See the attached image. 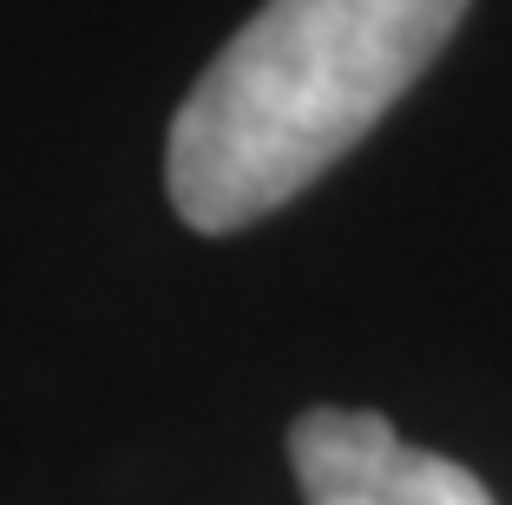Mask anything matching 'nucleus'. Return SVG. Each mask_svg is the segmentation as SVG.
Returning a JSON list of instances; mask_svg holds the SVG:
<instances>
[{
  "label": "nucleus",
  "instance_id": "obj_1",
  "mask_svg": "<svg viewBox=\"0 0 512 505\" xmlns=\"http://www.w3.org/2000/svg\"><path fill=\"white\" fill-rule=\"evenodd\" d=\"M467 0H263L171 119L165 184L224 237L316 184L427 73Z\"/></svg>",
  "mask_w": 512,
  "mask_h": 505
},
{
  "label": "nucleus",
  "instance_id": "obj_2",
  "mask_svg": "<svg viewBox=\"0 0 512 505\" xmlns=\"http://www.w3.org/2000/svg\"><path fill=\"white\" fill-rule=\"evenodd\" d=\"M302 505H493L460 460L407 446L368 407H316L289 427Z\"/></svg>",
  "mask_w": 512,
  "mask_h": 505
}]
</instances>
